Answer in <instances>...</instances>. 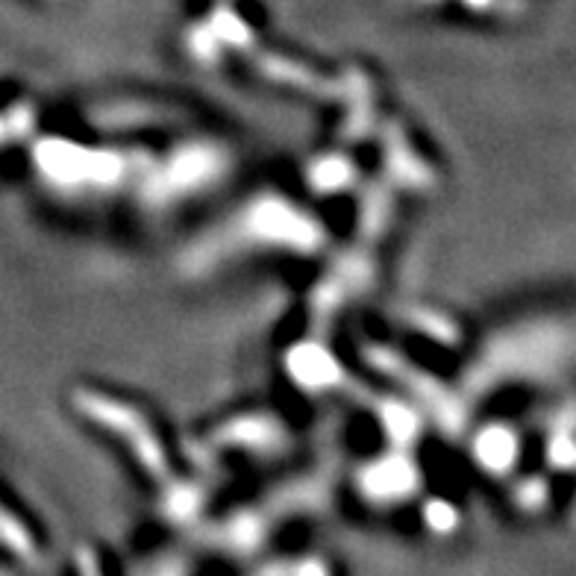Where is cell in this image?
Wrapping results in <instances>:
<instances>
[{"label":"cell","instance_id":"6da1fadb","mask_svg":"<svg viewBox=\"0 0 576 576\" xmlns=\"http://www.w3.org/2000/svg\"><path fill=\"white\" fill-rule=\"evenodd\" d=\"M262 242L271 250H294L312 254L323 245V230L297 206L285 204V197H256L230 221L224 233L216 238V247H197V259H221L230 245H254Z\"/></svg>","mask_w":576,"mask_h":576},{"label":"cell","instance_id":"7a4b0ae2","mask_svg":"<svg viewBox=\"0 0 576 576\" xmlns=\"http://www.w3.org/2000/svg\"><path fill=\"white\" fill-rule=\"evenodd\" d=\"M77 409L95 420L98 427H107V430L118 432V439L127 441V448L136 453L138 462H142L150 474H166V448H162V441L157 439V432L150 430V424L138 415V409H130L127 403H118L112 401V397L95 394V391L79 394Z\"/></svg>","mask_w":576,"mask_h":576},{"label":"cell","instance_id":"3957f363","mask_svg":"<svg viewBox=\"0 0 576 576\" xmlns=\"http://www.w3.org/2000/svg\"><path fill=\"white\" fill-rule=\"evenodd\" d=\"M45 168L57 183H62V188H100L115 186L127 171V159L118 157L115 150H91L62 142L53 145Z\"/></svg>","mask_w":576,"mask_h":576},{"label":"cell","instance_id":"277c9868","mask_svg":"<svg viewBox=\"0 0 576 576\" xmlns=\"http://www.w3.org/2000/svg\"><path fill=\"white\" fill-rule=\"evenodd\" d=\"M420 470L409 459V453L403 448L391 450L385 456H377L356 474L361 498L373 503H403L418 491Z\"/></svg>","mask_w":576,"mask_h":576},{"label":"cell","instance_id":"5b68a950","mask_svg":"<svg viewBox=\"0 0 576 576\" xmlns=\"http://www.w3.org/2000/svg\"><path fill=\"white\" fill-rule=\"evenodd\" d=\"M224 154L212 145H195L183 150V157L171 159L166 166V180H162V197H176L180 192L209 186L224 174Z\"/></svg>","mask_w":576,"mask_h":576},{"label":"cell","instance_id":"8992f818","mask_svg":"<svg viewBox=\"0 0 576 576\" xmlns=\"http://www.w3.org/2000/svg\"><path fill=\"white\" fill-rule=\"evenodd\" d=\"M289 371H292L294 382L306 385V391H327L335 382H342V368L318 344L294 347L289 356Z\"/></svg>","mask_w":576,"mask_h":576},{"label":"cell","instance_id":"52a82bcc","mask_svg":"<svg viewBox=\"0 0 576 576\" xmlns=\"http://www.w3.org/2000/svg\"><path fill=\"white\" fill-rule=\"evenodd\" d=\"M477 462L489 470H498L500 465L512 462V436L506 432H482L477 441Z\"/></svg>","mask_w":576,"mask_h":576}]
</instances>
